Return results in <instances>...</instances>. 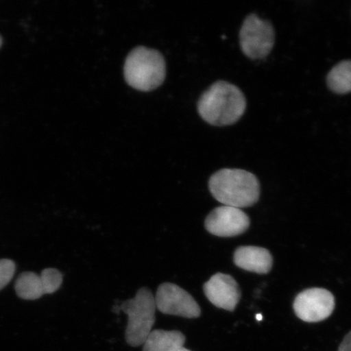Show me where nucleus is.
<instances>
[{
    "label": "nucleus",
    "instance_id": "nucleus-1",
    "mask_svg": "<svg viewBox=\"0 0 351 351\" xmlns=\"http://www.w3.org/2000/svg\"><path fill=\"white\" fill-rule=\"evenodd\" d=\"M247 108L243 91L230 82L219 81L202 95L197 111L203 120L215 126H226L238 121Z\"/></svg>",
    "mask_w": 351,
    "mask_h": 351
},
{
    "label": "nucleus",
    "instance_id": "nucleus-2",
    "mask_svg": "<svg viewBox=\"0 0 351 351\" xmlns=\"http://www.w3.org/2000/svg\"><path fill=\"white\" fill-rule=\"evenodd\" d=\"M208 186L219 203L240 209L256 204L261 194L258 178L243 169L219 170L210 177Z\"/></svg>",
    "mask_w": 351,
    "mask_h": 351
},
{
    "label": "nucleus",
    "instance_id": "nucleus-3",
    "mask_svg": "<svg viewBox=\"0 0 351 351\" xmlns=\"http://www.w3.org/2000/svg\"><path fill=\"white\" fill-rule=\"evenodd\" d=\"M124 76L128 85L140 91H151L164 82L166 64L159 51L138 47L127 56Z\"/></svg>",
    "mask_w": 351,
    "mask_h": 351
},
{
    "label": "nucleus",
    "instance_id": "nucleus-4",
    "mask_svg": "<svg viewBox=\"0 0 351 351\" xmlns=\"http://www.w3.org/2000/svg\"><path fill=\"white\" fill-rule=\"evenodd\" d=\"M120 311L128 315L127 343L134 348L143 345L156 323V305L152 292L146 287L140 289L133 298L114 306L116 313Z\"/></svg>",
    "mask_w": 351,
    "mask_h": 351
},
{
    "label": "nucleus",
    "instance_id": "nucleus-5",
    "mask_svg": "<svg viewBox=\"0 0 351 351\" xmlns=\"http://www.w3.org/2000/svg\"><path fill=\"white\" fill-rule=\"evenodd\" d=\"M240 47L252 60H261L269 55L275 43V32L269 21L256 14L249 15L240 30Z\"/></svg>",
    "mask_w": 351,
    "mask_h": 351
},
{
    "label": "nucleus",
    "instance_id": "nucleus-6",
    "mask_svg": "<svg viewBox=\"0 0 351 351\" xmlns=\"http://www.w3.org/2000/svg\"><path fill=\"white\" fill-rule=\"evenodd\" d=\"M156 308L165 315L185 318L200 317L201 309L190 293L173 283L161 284L155 296Z\"/></svg>",
    "mask_w": 351,
    "mask_h": 351
},
{
    "label": "nucleus",
    "instance_id": "nucleus-7",
    "mask_svg": "<svg viewBox=\"0 0 351 351\" xmlns=\"http://www.w3.org/2000/svg\"><path fill=\"white\" fill-rule=\"evenodd\" d=\"M335 307V298L326 289L313 288L298 293L293 302V310L298 318L307 323L326 319Z\"/></svg>",
    "mask_w": 351,
    "mask_h": 351
},
{
    "label": "nucleus",
    "instance_id": "nucleus-8",
    "mask_svg": "<svg viewBox=\"0 0 351 351\" xmlns=\"http://www.w3.org/2000/svg\"><path fill=\"white\" fill-rule=\"evenodd\" d=\"M250 219L240 208L221 206L215 208L205 219V228L215 236L229 238L247 231Z\"/></svg>",
    "mask_w": 351,
    "mask_h": 351
},
{
    "label": "nucleus",
    "instance_id": "nucleus-9",
    "mask_svg": "<svg viewBox=\"0 0 351 351\" xmlns=\"http://www.w3.org/2000/svg\"><path fill=\"white\" fill-rule=\"evenodd\" d=\"M204 291L208 300L214 306L232 311L241 298L239 285L231 276L217 274L204 285Z\"/></svg>",
    "mask_w": 351,
    "mask_h": 351
},
{
    "label": "nucleus",
    "instance_id": "nucleus-10",
    "mask_svg": "<svg viewBox=\"0 0 351 351\" xmlns=\"http://www.w3.org/2000/svg\"><path fill=\"white\" fill-rule=\"evenodd\" d=\"M234 261L241 269L258 274L269 273L273 267V257L267 249L258 247H240L236 250Z\"/></svg>",
    "mask_w": 351,
    "mask_h": 351
},
{
    "label": "nucleus",
    "instance_id": "nucleus-11",
    "mask_svg": "<svg viewBox=\"0 0 351 351\" xmlns=\"http://www.w3.org/2000/svg\"><path fill=\"white\" fill-rule=\"evenodd\" d=\"M186 337L180 331H152L143 343V351H173L184 346Z\"/></svg>",
    "mask_w": 351,
    "mask_h": 351
},
{
    "label": "nucleus",
    "instance_id": "nucleus-12",
    "mask_svg": "<svg viewBox=\"0 0 351 351\" xmlns=\"http://www.w3.org/2000/svg\"><path fill=\"white\" fill-rule=\"evenodd\" d=\"M15 289L16 295L25 300H38L46 295L41 276L32 271H26L19 276L15 283Z\"/></svg>",
    "mask_w": 351,
    "mask_h": 351
},
{
    "label": "nucleus",
    "instance_id": "nucleus-13",
    "mask_svg": "<svg viewBox=\"0 0 351 351\" xmlns=\"http://www.w3.org/2000/svg\"><path fill=\"white\" fill-rule=\"evenodd\" d=\"M329 90L339 95L351 92V60L341 61L335 66L327 76Z\"/></svg>",
    "mask_w": 351,
    "mask_h": 351
},
{
    "label": "nucleus",
    "instance_id": "nucleus-14",
    "mask_svg": "<svg viewBox=\"0 0 351 351\" xmlns=\"http://www.w3.org/2000/svg\"><path fill=\"white\" fill-rule=\"evenodd\" d=\"M41 278L45 287L46 295L58 291L63 282V275L56 269H46L42 271Z\"/></svg>",
    "mask_w": 351,
    "mask_h": 351
},
{
    "label": "nucleus",
    "instance_id": "nucleus-15",
    "mask_svg": "<svg viewBox=\"0 0 351 351\" xmlns=\"http://www.w3.org/2000/svg\"><path fill=\"white\" fill-rule=\"evenodd\" d=\"M16 271L15 263L8 258L0 260V291L11 282Z\"/></svg>",
    "mask_w": 351,
    "mask_h": 351
},
{
    "label": "nucleus",
    "instance_id": "nucleus-16",
    "mask_svg": "<svg viewBox=\"0 0 351 351\" xmlns=\"http://www.w3.org/2000/svg\"><path fill=\"white\" fill-rule=\"evenodd\" d=\"M339 351H351V331L345 337L342 341Z\"/></svg>",
    "mask_w": 351,
    "mask_h": 351
},
{
    "label": "nucleus",
    "instance_id": "nucleus-17",
    "mask_svg": "<svg viewBox=\"0 0 351 351\" xmlns=\"http://www.w3.org/2000/svg\"><path fill=\"white\" fill-rule=\"evenodd\" d=\"M173 351H191V350H188V349H186V348H184V346H182V348H178V349H176V350H173Z\"/></svg>",
    "mask_w": 351,
    "mask_h": 351
},
{
    "label": "nucleus",
    "instance_id": "nucleus-18",
    "mask_svg": "<svg viewBox=\"0 0 351 351\" xmlns=\"http://www.w3.org/2000/svg\"><path fill=\"white\" fill-rule=\"evenodd\" d=\"M256 318H257L258 320H262L263 317H262V315L261 314H258L256 315Z\"/></svg>",
    "mask_w": 351,
    "mask_h": 351
},
{
    "label": "nucleus",
    "instance_id": "nucleus-19",
    "mask_svg": "<svg viewBox=\"0 0 351 351\" xmlns=\"http://www.w3.org/2000/svg\"><path fill=\"white\" fill-rule=\"evenodd\" d=\"M2 45V38L1 37H0V47H1Z\"/></svg>",
    "mask_w": 351,
    "mask_h": 351
}]
</instances>
